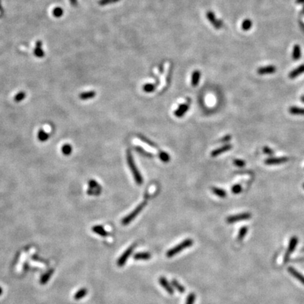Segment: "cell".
I'll return each mask as SVG.
<instances>
[{
	"label": "cell",
	"mask_w": 304,
	"mask_h": 304,
	"mask_svg": "<svg viewBox=\"0 0 304 304\" xmlns=\"http://www.w3.org/2000/svg\"><path fill=\"white\" fill-rule=\"evenodd\" d=\"M171 284H172V287H174L177 291H178L180 294H183L184 291H185V288L184 287V286H182V284L177 280V279H172V282H171Z\"/></svg>",
	"instance_id": "obj_22"
},
{
	"label": "cell",
	"mask_w": 304,
	"mask_h": 304,
	"mask_svg": "<svg viewBox=\"0 0 304 304\" xmlns=\"http://www.w3.org/2000/svg\"><path fill=\"white\" fill-rule=\"evenodd\" d=\"M146 205H147V202H146V201H143V202L140 203L137 207L134 209L132 212H131L130 214H128V215H126L125 218H123L122 221H121L122 225H128V224H130L134 219L139 215L140 213L143 210V208L145 207Z\"/></svg>",
	"instance_id": "obj_3"
},
{
	"label": "cell",
	"mask_w": 304,
	"mask_h": 304,
	"mask_svg": "<svg viewBox=\"0 0 304 304\" xmlns=\"http://www.w3.org/2000/svg\"><path fill=\"white\" fill-rule=\"evenodd\" d=\"M159 156L160 160L164 163H168L170 161V159H171L170 155L165 152H160L159 154Z\"/></svg>",
	"instance_id": "obj_29"
},
{
	"label": "cell",
	"mask_w": 304,
	"mask_h": 304,
	"mask_svg": "<svg viewBox=\"0 0 304 304\" xmlns=\"http://www.w3.org/2000/svg\"><path fill=\"white\" fill-rule=\"evenodd\" d=\"M89 189H87V193L89 195H94L98 196L101 194V187L99 185L98 182L94 180H90L88 182Z\"/></svg>",
	"instance_id": "obj_5"
},
{
	"label": "cell",
	"mask_w": 304,
	"mask_h": 304,
	"mask_svg": "<svg viewBox=\"0 0 304 304\" xmlns=\"http://www.w3.org/2000/svg\"><path fill=\"white\" fill-rule=\"evenodd\" d=\"M70 2H71V4L75 6L77 4V0H70Z\"/></svg>",
	"instance_id": "obj_42"
},
{
	"label": "cell",
	"mask_w": 304,
	"mask_h": 304,
	"mask_svg": "<svg viewBox=\"0 0 304 304\" xmlns=\"http://www.w3.org/2000/svg\"><path fill=\"white\" fill-rule=\"evenodd\" d=\"M127 161H128V166L130 168L131 172H132V174L134 177V179H135V180L136 182V183L137 184H142L143 183V177L140 171H138L137 166H136L135 161H134L133 160L132 154H131L130 150H128L127 152Z\"/></svg>",
	"instance_id": "obj_1"
},
{
	"label": "cell",
	"mask_w": 304,
	"mask_h": 304,
	"mask_svg": "<svg viewBox=\"0 0 304 304\" xmlns=\"http://www.w3.org/2000/svg\"><path fill=\"white\" fill-rule=\"evenodd\" d=\"M212 192L214 194H215L216 196H218L220 198H225L227 196V192H226V191L223 189L218 188V187H213Z\"/></svg>",
	"instance_id": "obj_23"
},
{
	"label": "cell",
	"mask_w": 304,
	"mask_h": 304,
	"mask_svg": "<svg viewBox=\"0 0 304 304\" xmlns=\"http://www.w3.org/2000/svg\"><path fill=\"white\" fill-rule=\"evenodd\" d=\"M303 189H304V183L303 184Z\"/></svg>",
	"instance_id": "obj_46"
},
{
	"label": "cell",
	"mask_w": 304,
	"mask_h": 304,
	"mask_svg": "<svg viewBox=\"0 0 304 304\" xmlns=\"http://www.w3.org/2000/svg\"><path fill=\"white\" fill-rule=\"evenodd\" d=\"M252 21L250 20V19H245V20L242 22V28L243 30L247 31L249 30L252 27Z\"/></svg>",
	"instance_id": "obj_26"
},
{
	"label": "cell",
	"mask_w": 304,
	"mask_h": 304,
	"mask_svg": "<svg viewBox=\"0 0 304 304\" xmlns=\"http://www.w3.org/2000/svg\"><path fill=\"white\" fill-rule=\"evenodd\" d=\"M288 271L289 272V273L292 274L294 278H296V279H298L301 283H303L304 284V276H303L302 274L299 273L298 271H296L295 269L293 268V267H289Z\"/></svg>",
	"instance_id": "obj_19"
},
{
	"label": "cell",
	"mask_w": 304,
	"mask_h": 304,
	"mask_svg": "<svg viewBox=\"0 0 304 304\" xmlns=\"http://www.w3.org/2000/svg\"><path fill=\"white\" fill-rule=\"evenodd\" d=\"M26 98V93L23 92H20L14 97V100L16 102H20Z\"/></svg>",
	"instance_id": "obj_35"
},
{
	"label": "cell",
	"mask_w": 304,
	"mask_h": 304,
	"mask_svg": "<svg viewBox=\"0 0 304 304\" xmlns=\"http://www.w3.org/2000/svg\"><path fill=\"white\" fill-rule=\"evenodd\" d=\"M297 243H298L297 237H293L290 239V242H289V244L288 249L286 252L285 256H284V262L285 263L288 261L290 254L294 251V250H295V248L296 247V245H297Z\"/></svg>",
	"instance_id": "obj_9"
},
{
	"label": "cell",
	"mask_w": 304,
	"mask_h": 304,
	"mask_svg": "<svg viewBox=\"0 0 304 304\" xmlns=\"http://www.w3.org/2000/svg\"><path fill=\"white\" fill-rule=\"evenodd\" d=\"M49 134L47 132H45L44 130H42V129H40L38 131V138L40 142H46L49 139Z\"/></svg>",
	"instance_id": "obj_24"
},
{
	"label": "cell",
	"mask_w": 304,
	"mask_h": 304,
	"mask_svg": "<svg viewBox=\"0 0 304 304\" xmlns=\"http://www.w3.org/2000/svg\"><path fill=\"white\" fill-rule=\"evenodd\" d=\"M232 144H225V145L222 146L221 147H219V148H218V149L212 151V152H211V156L212 157H216V156H218L222 154H223V153H225L226 152H227V151L230 150L231 149H232Z\"/></svg>",
	"instance_id": "obj_11"
},
{
	"label": "cell",
	"mask_w": 304,
	"mask_h": 304,
	"mask_svg": "<svg viewBox=\"0 0 304 304\" xmlns=\"http://www.w3.org/2000/svg\"><path fill=\"white\" fill-rule=\"evenodd\" d=\"M201 78V72L199 70H194V71L192 73L191 75V84L192 87H196L198 86V85L199 83V81H200Z\"/></svg>",
	"instance_id": "obj_15"
},
{
	"label": "cell",
	"mask_w": 304,
	"mask_h": 304,
	"mask_svg": "<svg viewBox=\"0 0 304 304\" xmlns=\"http://www.w3.org/2000/svg\"><path fill=\"white\" fill-rule=\"evenodd\" d=\"M301 56V49L300 46L298 45H295L293 47V52H292L293 59L295 61L300 59Z\"/></svg>",
	"instance_id": "obj_18"
},
{
	"label": "cell",
	"mask_w": 304,
	"mask_h": 304,
	"mask_svg": "<svg viewBox=\"0 0 304 304\" xmlns=\"http://www.w3.org/2000/svg\"><path fill=\"white\" fill-rule=\"evenodd\" d=\"M251 218V214L250 213H243L238 214V215L229 216V217L227 218V222L228 223H234L239 222V221L249 220V219H250Z\"/></svg>",
	"instance_id": "obj_6"
},
{
	"label": "cell",
	"mask_w": 304,
	"mask_h": 304,
	"mask_svg": "<svg viewBox=\"0 0 304 304\" xmlns=\"http://www.w3.org/2000/svg\"><path fill=\"white\" fill-rule=\"evenodd\" d=\"M2 293V289L1 287H0V295H1Z\"/></svg>",
	"instance_id": "obj_44"
},
{
	"label": "cell",
	"mask_w": 304,
	"mask_h": 304,
	"mask_svg": "<svg viewBox=\"0 0 304 304\" xmlns=\"http://www.w3.org/2000/svg\"><path fill=\"white\" fill-rule=\"evenodd\" d=\"M195 299H196L195 294H194V293L189 294L187 298L185 304H194Z\"/></svg>",
	"instance_id": "obj_34"
},
{
	"label": "cell",
	"mask_w": 304,
	"mask_h": 304,
	"mask_svg": "<svg viewBox=\"0 0 304 304\" xmlns=\"http://www.w3.org/2000/svg\"><path fill=\"white\" fill-rule=\"evenodd\" d=\"M263 152L265 154L269 156H272L274 154V151L268 147H264L263 149Z\"/></svg>",
	"instance_id": "obj_39"
},
{
	"label": "cell",
	"mask_w": 304,
	"mask_h": 304,
	"mask_svg": "<svg viewBox=\"0 0 304 304\" xmlns=\"http://www.w3.org/2000/svg\"><path fill=\"white\" fill-rule=\"evenodd\" d=\"M206 18L210 21V23L215 27V29H220L223 26V23L221 20H218L216 18L215 14L213 11H209L206 13Z\"/></svg>",
	"instance_id": "obj_7"
},
{
	"label": "cell",
	"mask_w": 304,
	"mask_h": 304,
	"mask_svg": "<svg viewBox=\"0 0 304 304\" xmlns=\"http://www.w3.org/2000/svg\"><path fill=\"white\" fill-rule=\"evenodd\" d=\"M156 89V85L152 83H147L145 84L144 86H143V90L144 92H147V93H151V92H154Z\"/></svg>",
	"instance_id": "obj_30"
},
{
	"label": "cell",
	"mask_w": 304,
	"mask_h": 304,
	"mask_svg": "<svg viewBox=\"0 0 304 304\" xmlns=\"http://www.w3.org/2000/svg\"><path fill=\"white\" fill-rule=\"evenodd\" d=\"M289 113L291 114H293V115L304 116L303 108H300V107H297V106H291L290 108L289 109Z\"/></svg>",
	"instance_id": "obj_21"
},
{
	"label": "cell",
	"mask_w": 304,
	"mask_h": 304,
	"mask_svg": "<svg viewBox=\"0 0 304 304\" xmlns=\"http://www.w3.org/2000/svg\"><path fill=\"white\" fill-rule=\"evenodd\" d=\"M96 96V92L94 91H89L82 92L80 94V99L82 100H87V99H90L94 98Z\"/></svg>",
	"instance_id": "obj_20"
},
{
	"label": "cell",
	"mask_w": 304,
	"mask_h": 304,
	"mask_svg": "<svg viewBox=\"0 0 304 304\" xmlns=\"http://www.w3.org/2000/svg\"><path fill=\"white\" fill-rule=\"evenodd\" d=\"M119 1H120V0H101V1L99 2V4L102 6H104L106 5V4L116 3V2H118Z\"/></svg>",
	"instance_id": "obj_37"
},
{
	"label": "cell",
	"mask_w": 304,
	"mask_h": 304,
	"mask_svg": "<svg viewBox=\"0 0 304 304\" xmlns=\"http://www.w3.org/2000/svg\"><path fill=\"white\" fill-rule=\"evenodd\" d=\"M189 109V105L187 104H183L180 105L178 108H177V110L175 111L174 114L175 116L177 118H181L183 116L184 114L187 113V111H188Z\"/></svg>",
	"instance_id": "obj_14"
},
{
	"label": "cell",
	"mask_w": 304,
	"mask_h": 304,
	"mask_svg": "<svg viewBox=\"0 0 304 304\" xmlns=\"http://www.w3.org/2000/svg\"><path fill=\"white\" fill-rule=\"evenodd\" d=\"M72 147L69 144H65L62 146L61 152L65 156H69L72 153Z\"/></svg>",
	"instance_id": "obj_27"
},
{
	"label": "cell",
	"mask_w": 304,
	"mask_h": 304,
	"mask_svg": "<svg viewBox=\"0 0 304 304\" xmlns=\"http://www.w3.org/2000/svg\"><path fill=\"white\" fill-rule=\"evenodd\" d=\"M136 247H137V244H132L130 247H129L128 249L125 250V251H124L123 254L121 255L120 257H119V259L117 261V266L118 267H123L125 266V263L127 262L128 258L132 255Z\"/></svg>",
	"instance_id": "obj_4"
},
{
	"label": "cell",
	"mask_w": 304,
	"mask_h": 304,
	"mask_svg": "<svg viewBox=\"0 0 304 304\" xmlns=\"http://www.w3.org/2000/svg\"><path fill=\"white\" fill-rule=\"evenodd\" d=\"M63 14V11H61V9H56L54 10V15L57 16H59Z\"/></svg>",
	"instance_id": "obj_41"
},
{
	"label": "cell",
	"mask_w": 304,
	"mask_h": 304,
	"mask_svg": "<svg viewBox=\"0 0 304 304\" xmlns=\"http://www.w3.org/2000/svg\"><path fill=\"white\" fill-rule=\"evenodd\" d=\"M289 160V158L286 156L283 157H271L268 158L265 160V164L266 165H279L282 164L284 163L287 162Z\"/></svg>",
	"instance_id": "obj_8"
},
{
	"label": "cell",
	"mask_w": 304,
	"mask_h": 304,
	"mask_svg": "<svg viewBox=\"0 0 304 304\" xmlns=\"http://www.w3.org/2000/svg\"><path fill=\"white\" fill-rule=\"evenodd\" d=\"M87 289L82 288L81 289H80L79 291H77L76 294H75L74 298L75 300H80V299L85 297V296L87 295Z\"/></svg>",
	"instance_id": "obj_25"
},
{
	"label": "cell",
	"mask_w": 304,
	"mask_h": 304,
	"mask_svg": "<svg viewBox=\"0 0 304 304\" xmlns=\"http://www.w3.org/2000/svg\"><path fill=\"white\" fill-rule=\"evenodd\" d=\"M277 69L274 65H267V66L259 68L257 70V73L259 75H267V74H272L275 73Z\"/></svg>",
	"instance_id": "obj_12"
},
{
	"label": "cell",
	"mask_w": 304,
	"mask_h": 304,
	"mask_svg": "<svg viewBox=\"0 0 304 304\" xmlns=\"http://www.w3.org/2000/svg\"><path fill=\"white\" fill-rule=\"evenodd\" d=\"M231 139H232V136L230 135H227L224 136V137H223V138H221L219 142H222V143H227V142H229V141H230Z\"/></svg>",
	"instance_id": "obj_40"
},
{
	"label": "cell",
	"mask_w": 304,
	"mask_h": 304,
	"mask_svg": "<svg viewBox=\"0 0 304 304\" xmlns=\"http://www.w3.org/2000/svg\"><path fill=\"white\" fill-rule=\"evenodd\" d=\"M242 189H243L242 187L241 186V184H234V185L232 187V188H231L232 192L235 194H238L241 193V192L242 191Z\"/></svg>",
	"instance_id": "obj_33"
},
{
	"label": "cell",
	"mask_w": 304,
	"mask_h": 304,
	"mask_svg": "<svg viewBox=\"0 0 304 304\" xmlns=\"http://www.w3.org/2000/svg\"><path fill=\"white\" fill-rule=\"evenodd\" d=\"M139 137L140 138L141 140H142L143 142H144L145 143H147V144L148 145H149V146H152V147H154V148H157L156 147V146L154 143H153L152 141H150L148 139H147V138L144 137H143V136H139Z\"/></svg>",
	"instance_id": "obj_38"
},
{
	"label": "cell",
	"mask_w": 304,
	"mask_h": 304,
	"mask_svg": "<svg viewBox=\"0 0 304 304\" xmlns=\"http://www.w3.org/2000/svg\"><path fill=\"white\" fill-rule=\"evenodd\" d=\"M296 2L297 4H303L304 3V0H296Z\"/></svg>",
	"instance_id": "obj_43"
},
{
	"label": "cell",
	"mask_w": 304,
	"mask_h": 304,
	"mask_svg": "<svg viewBox=\"0 0 304 304\" xmlns=\"http://www.w3.org/2000/svg\"><path fill=\"white\" fill-rule=\"evenodd\" d=\"M194 244V241L191 239H186L180 243V244H177L176 247H172V249H171L166 253V256L168 258H172L176 256L177 254H179L180 252H181L182 251H183L184 249H187V248H189L191 247Z\"/></svg>",
	"instance_id": "obj_2"
},
{
	"label": "cell",
	"mask_w": 304,
	"mask_h": 304,
	"mask_svg": "<svg viewBox=\"0 0 304 304\" xmlns=\"http://www.w3.org/2000/svg\"><path fill=\"white\" fill-rule=\"evenodd\" d=\"M159 283L163 288H164L165 291H167L168 294H169L170 295H172L174 294V289L172 287V284L169 283V282L168 281V279L164 278V277H160L159 278Z\"/></svg>",
	"instance_id": "obj_10"
},
{
	"label": "cell",
	"mask_w": 304,
	"mask_h": 304,
	"mask_svg": "<svg viewBox=\"0 0 304 304\" xmlns=\"http://www.w3.org/2000/svg\"><path fill=\"white\" fill-rule=\"evenodd\" d=\"M303 73H304V64L301 65L300 66H298V68H296V69L293 70L292 71L290 72V73L289 74V77L290 78L293 79L294 77L298 76L301 74H302Z\"/></svg>",
	"instance_id": "obj_17"
},
{
	"label": "cell",
	"mask_w": 304,
	"mask_h": 304,
	"mask_svg": "<svg viewBox=\"0 0 304 304\" xmlns=\"http://www.w3.org/2000/svg\"><path fill=\"white\" fill-rule=\"evenodd\" d=\"M53 272V270H49L47 273L44 274V275L42 277V278H41V279H40V283L42 284H45L47 283V281L51 278V276H52Z\"/></svg>",
	"instance_id": "obj_28"
},
{
	"label": "cell",
	"mask_w": 304,
	"mask_h": 304,
	"mask_svg": "<svg viewBox=\"0 0 304 304\" xmlns=\"http://www.w3.org/2000/svg\"><path fill=\"white\" fill-rule=\"evenodd\" d=\"M92 231L96 234L101 236V237H107L109 235V233L107 232V231L102 227L101 225H95L92 228Z\"/></svg>",
	"instance_id": "obj_16"
},
{
	"label": "cell",
	"mask_w": 304,
	"mask_h": 304,
	"mask_svg": "<svg viewBox=\"0 0 304 304\" xmlns=\"http://www.w3.org/2000/svg\"><path fill=\"white\" fill-rule=\"evenodd\" d=\"M301 101H302L303 102H304V96L302 97V98H301Z\"/></svg>",
	"instance_id": "obj_45"
},
{
	"label": "cell",
	"mask_w": 304,
	"mask_h": 304,
	"mask_svg": "<svg viewBox=\"0 0 304 304\" xmlns=\"http://www.w3.org/2000/svg\"><path fill=\"white\" fill-rule=\"evenodd\" d=\"M233 164L238 168H243L246 165V162L244 160L241 159H235L233 160Z\"/></svg>",
	"instance_id": "obj_36"
},
{
	"label": "cell",
	"mask_w": 304,
	"mask_h": 304,
	"mask_svg": "<svg viewBox=\"0 0 304 304\" xmlns=\"http://www.w3.org/2000/svg\"><path fill=\"white\" fill-rule=\"evenodd\" d=\"M135 149L137 150V152L138 153H140V154H141L142 155L144 156L152 157V156H154L153 154H150L149 152H147V151H145L144 149H143L142 147H140V146H137V147H135Z\"/></svg>",
	"instance_id": "obj_32"
},
{
	"label": "cell",
	"mask_w": 304,
	"mask_h": 304,
	"mask_svg": "<svg viewBox=\"0 0 304 304\" xmlns=\"http://www.w3.org/2000/svg\"><path fill=\"white\" fill-rule=\"evenodd\" d=\"M247 231H248L247 227H242V228H241L239 232V234H238L237 240L241 241V240H242L243 239H244L245 235H247Z\"/></svg>",
	"instance_id": "obj_31"
},
{
	"label": "cell",
	"mask_w": 304,
	"mask_h": 304,
	"mask_svg": "<svg viewBox=\"0 0 304 304\" xmlns=\"http://www.w3.org/2000/svg\"><path fill=\"white\" fill-rule=\"evenodd\" d=\"M303 10H304V7H303Z\"/></svg>",
	"instance_id": "obj_47"
},
{
	"label": "cell",
	"mask_w": 304,
	"mask_h": 304,
	"mask_svg": "<svg viewBox=\"0 0 304 304\" xmlns=\"http://www.w3.org/2000/svg\"><path fill=\"white\" fill-rule=\"evenodd\" d=\"M133 258L136 261H148L152 258V254L149 252H137Z\"/></svg>",
	"instance_id": "obj_13"
}]
</instances>
